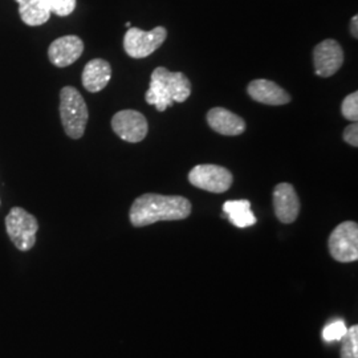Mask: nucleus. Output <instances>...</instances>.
<instances>
[{"mask_svg": "<svg viewBox=\"0 0 358 358\" xmlns=\"http://www.w3.org/2000/svg\"><path fill=\"white\" fill-rule=\"evenodd\" d=\"M190 214L192 203L183 196L143 194L131 205L129 217L134 227H145L157 222L182 220Z\"/></svg>", "mask_w": 358, "mask_h": 358, "instance_id": "nucleus-1", "label": "nucleus"}, {"mask_svg": "<svg viewBox=\"0 0 358 358\" xmlns=\"http://www.w3.org/2000/svg\"><path fill=\"white\" fill-rule=\"evenodd\" d=\"M192 94V83L182 72H170L165 66L154 69L146 103L154 105L158 112L166 110L174 103H185Z\"/></svg>", "mask_w": 358, "mask_h": 358, "instance_id": "nucleus-2", "label": "nucleus"}, {"mask_svg": "<svg viewBox=\"0 0 358 358\" xmlns=\"http://www.w3.org/2000/svg\"><path fill=\"white\" fill-rule=\"evenodd\" d=\"M60 117L68 137L78 140L84 136L90 113L84 97L76 88L64 87L60 92Z\"/></svg>", "mask_w": 358, "mask_h": 358, "instance_id": "nucleus-3", "label": "nucleus"}, {"mask_svg": "<svg viewBox=\"0 0 358 358\" xmlns=\"http://www.w3.org/2000/svg\"><path fill=\"white\" fill-rule=\"evenodd\" d=\"M38 223L36 217L22 207H13L6 217V230L20 251H29L36 243Z\"/></svg>", "mask_w": 358, "mask_h": 358, "instance_id": "nucleus-4", "label": "nucleus"}, {"mask_svg": "<svg viewBox=\"0 0 358 358\" xmlns=\"http://www.w3.org/2000/svg\"><path fill=\"white\" fill-rule=\"evenodd\" d=\"M166 38L167 31L164 27H155L149 32L130 27L124 38V50L133 59H145L157 51Z\"/></svg>", "mask_w": 358, "mask_h": 358, "instance_id": "nucleus-5", "label": "nucleus"}, {"mask_svg": "<svg viewBox=\"0 0 358 358\" xmlns=\"http://www.w3.org/2000/svg\"><path fill=\"white\" fill-rule=\"evenodd\" d=\"M329 252L340 263H352L358 259V226L356 222H344L329 236Z\"/></svg>", "mask_w": 358, "mask_h": 358, "instance_id": "nucleus-6", "label": "nucleus"}, {"mask_svg": "<svg viewBox=\"0 0 358 358\" xmlns=\"http://www.w3.org/2000/svg\"><path fill=\"white\" fill-rule=\"evenodd\" d=\"M192 186L205 192H226L231 187L234 177L230 170L217 165H198L189 173Z\"/></svg>", "mask_w": 358, "mask_h": 358, "instance_id": "nucleus-7", "label": "nucleus"}, {"mask_svg": "<svg viewBox=\"0 0 358 358\" xmlns=\"http://www.w3.org/2000/svg\"><path fill=\"white\" fill-rule=\"evenodd\" d=\"M112 129L121 140L137 143L148 136L149 124L146 117L140 112L125 109L113 115Z\"/></svg>", "mask_w": 358, "mask_h": 358, "instance_id": "nucleus-8", "label": "nucleus"}, {"mask_svg": "<svg viewBox=\"0 0 358 358\" xmlns=\"http://www.w3.org/2000/svg\"><path fill=\"white\" fill-rule=\"evenodd\" d=\"M313 63L317 76H333L344 63V51L336 40H324L313 51Z\"/></svg>", "mask_w": 358, "mask_h": 358, "instance_id": "nucleus-9", "label": "nucleus"}, {"mask_svg": "<svg viewBox=\"0 0 358 358\" xmlns=\"http://www.w3.org/2000/svg\"><path fill=\"white\" fill-rule=\"evenodd\" d=\"M84 52V41L76 35H66L56 38L50 48V62L57 68H65L73 64Z\"/></svg>", "mask_w": 358, "mask_h": 358, "instance_id": "nucleus-10", "label": "nucleus"}, {"mask_svg": "<svg viewBox=\"0 0 358 358\" xmlns=\"http://www.w3.org/2000/svg\"><path fill=\"white\" fill-rule=\"evenodd\" d=\"M273 208L276 217L285 224L294 223L300 213L297 192L289 183H279L273 190Z\"/></svg>", "mask_w": 358, "mask_h": 358, "instance_id": "nucleus-11", "label": "nucleus"}, {"mask_svg": "<svg viewBox=\"0 0 358 358\" xmlns=\"http://www.w3.org/2000/svg\"><path fill=\"white\" fill-rule=\"evenodd\" d=\"M247 92L252 100L266 105H285L291 101V96L282 87L266 78L251 81Z\"/></svg>", "mask_w": 358, "mask_h": 358, "instance_id": "nucleus-12", "label": "nucleus"}, {"mask_svg": "<svg viewBox=\"0 0 358 358\" xmlns=\"http://www.w3.org/2000/svg\"><path fill=\"white\" fill-rule=\"evenodd\" d=\"M207 122L210 128L223 136H241L245 130L243 118L224 108H213L207 113Z\"/></svg>", "mask_w": 358, "mask_h": 358, "instance_id": "nucleus-13", "label": "nucleus"}, {"mask_svg": "<svg viewBox=\"0 0 358 358\" xmlns=\"http://www.w3.org/2000/svg\"><path fill=\"white\" fill-rule=\"evenodd\" d=\"M112 66L103 59H93L83 71V85L90 93H97L109 84Z\"/></svg>", "mask_w": 358, "mask_h": 358, "instance_id": "nucleus-14", "label": "nucleus"}, {"mask_svg": "<svg viewBox=\"0 0 358 358\" xmlns=\"http://www.w3.org/2000/svg\"><path fill=\"white\" fill-rule=\"evenodd\" d=\"M19 4V15L27 26L38 27L47 23L51 17V11L44 0H15Z\"/></svg>", "mask_w": 358, "mask_h": 358, "instance_id": "nucleus-15", "label": "nucleus"}, {"mask_svg": "<svg viewBox=\"0 0 358 358\" xmlns=\"http://www.w3.org/2000/svg\"><path fill=\"white\" fill-rule=\"evenodd\" d=\"M223 211L231 223L239 229H247L256 223L255 215L251 211V203L247 199L229 201L223 205Z\"/></svg>", "mask_w": 358, "mask_h": 358, "instance_id": "nucleus-16", "label": "nucleus"}, {"mask_svg": "<svg viewBox=\"0 0 358 358\" xmlns=\"http://www.w3.org/2000/svg\"><path fill=\"white\" fill-rule=\"evenodd\" d=\"M343 341L341 358H358V327L353 325L346 331Z\"/></svg>", "mask_w": 358, "mask_h": 358, "instance_id": "nucleus-17", "label": "nucleus"}, {"mask_svg": "<svg viewBox=\"0 0 358 358\" xmlns=\"http://www.w3.org/2000/svg\"><path fill=\"white\" fill-rule=\"evenodd\" d=\"M346 328L345 322L341 320H336L328 324L324 331H322V338L327 343H332V341H340L344 336H345Z\"/></svg>", "mask_w": 358, "mask_h": 358, "instance_id": "nucleus-18", "label": "nucleus"}, {"mask_svg": "<svg viewBox=\"0 0 358 358\" xmlns=\"http://www.w3.org/2000/svg\"><path fill=\"white\" fill-rule=\"evenodd\" d=\"M44 3L57 16H68L76 8V0H44Z\"/></svg>", "mask_w": 358, "mask_h": 358, "instance_id": "nucleus-19", "label": "nucleus"}, {"mask_svg": "<svg viewBox=\"0 0 358 358\" xmlns=\"http://www.w3.org/2000/svg\"><path fill=\"white\" fill-rule=\"evenodd\" d=\"M341 112L346 120L352 122H357L358 120V93L353 92L349 96H346L345 100L341 105Z\"/></svg>", "mask_w": 358, "mask_h": 358, "instance_id": "nucleus-20", "label": "nucleus"}, {"mask_svg": "<svg viewBox=\"0 0 358 358\" xmlns=\"http://www.w3.org/2000/svg\"><path fill=\"white\" fill-rule=\"evenodd\" d=\"M344 141L348 142L349 145L357 148L358 146V125L357 122L350 124L349 127H346L344 130Z\"/></svg>", "mask_w": 358, "mask_h": 358, "instance_id": "nucleus-21", "label": "nucleus"}, {"mask_svg": "<svg viewBox=\"0 0 358 358\" xmlns=\"http://www.w3.org/2000/svg\"><path fill=\"white\" fill-rule=\"evenodd\" d=\"M350 32H352V35L355 36V38H358V16L357 15H355L353 16V19H352V22H350Z\"/></svg>", "mask_w": 358, "mask_h": 358, "instance_id": "nucleus-22", "label": "nucleus"}, {"mask_svg": "<svg viewBox=\"0 0 358 358\" xmlns=\"http://www.w3.org/2000/svg\"><path fill=\"white\" fill-rule=\"evenodd\" d=\"M125 26L128 27V28H130V27H131V24H130V23H127V24H125Z\"/></svg>", "mask_w": 358, "mask_h": 358, "instance_id": "nucleus-23", "label": "nucleus"}]
</instances>
